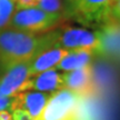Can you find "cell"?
Instances as JSON below:
<instances>
[{
  "label": "cell",
  "instance_id": "cell-1",
  "mask_svg": "<svg viewBox=\"0 0 120 120\" xmlns=\"http://www.w3.org/2000/svg\"><path fill=\"white\" fill-rule=\"evenodd\" d=\"M59 31L34 34L15 29L0 32V69L19 61H29L42 51L55 47Z\"/></svg>",
  "mask_w": 120,
  "mask_h": 120
},
{
  "label": "cell",
  "instance_id": "cell-2",
  "mask_svg": "<svg viewBox=\"0 0 120 120\" xmlns=\"http://www.w3.org/2000/svg\"><path fill=\"white\" fill-rule=\"evenodd\" d=\"M88 99L60 89L51 94L37 120H97V112Z\"/></svg>",
  "mask_w": 120,
  "mask_h": 120
},
{
  "label": "cell",
  "instance_id": "cell-3",
  "mask_svg": "<svg viewBox=\"0 0 120 120\" xmlns=\"http://www.w3.org/2000/svg\"><path fill=\"white\" fill-rule=\"evenodd\" d=\"M61 20L62 17L60 13H50L37 7L16 9L7 29H15L34 34H46L58 26Z\"/></svg>",
  "mask_w": 120,
  "mask_h": 120
},
{
  "label": "cell",
  "instance_id": "cell-4",
  "mask_svg": "<svg viewBox=\"0 0 120 120\" xmlns=\"http://www.w3.org/2000/svg\"><path fill=\"white\" fill-rule=\"evenodd\" d=\"M30 61H19L4 68L0 76V94L12 98L16 94L31 90Z\"/></svg>",
  "mask_w": 120,
  "mask_h": 120
},
{
  "label": "cell",
  "instance_id": "cell-5",
  "mask_svg": "<svg viewBox=\"0 0 120 120\" xmlns=\"http://www.w3.org/2000/svg\"><path fill=\"white\" fill-rule=\"evenodd\" d=\"M55 47L66 50L86 49L98 52L100 48V36L98 31L94 32L81 28H68L64 31H59Z\"/></svg>",
  "mask_w": 120,
  "mask_h": 120
},
{
  "label": "cell",
  "instance_id": "cell-6",
  "mask_svg": "<svg viewBox=\"0 0 120 120\" xmlns=\"http://www.w3.org/2000/svg\"><path fill=\"white\" fill-rule=\"evenodd\" d=\"M61 75L64 89L70 90L82 98H92L98 92L94 82V68L91 64Z\"/></svg>",
  "mask_w": 120,
  "mask_h": 120
},
{
  "label": "cell",
  "instance_id": "cell-7",
  "mask_svg": "<svg viewBox=\"0 0 120 120\" xmlns=\"http://www.w3.org/2000/svg\"><path fill=\"white\" fill-rule=\"evenodd\" d=\"M50 96L51 94H46L40 91L39 92H32V91L20 92L12 97V105L10 110L12 111L15 109H22L29 113L32 120H37L41 115Z\"/></svg>",
  "mask_w": 120,
  "mask_h": 120
},
{
  "label": "cell",
  "instance_id": "cell-8",
  "mask_svg": "<svg viewBox=\"0 0 120 120\" xmlns=\"http://www.w3.org/2000/svg\"><path fill=\"white\" fill-rule=\"evenodd\" d=\"M67 53H68V50L56 47H52L39 53L38 56L34 57L30 61V76L34 77L46 70L56 68V66L60 62V60Z\"/></svg>",
  "mask_w": 120,
  "mask_h": 120
},
{
  "label": "cell",
  "instance_id": "cell-9",
  "mask_svg": "<svg viewBox=\"0 0 120 120\" xmlns=\"http://www.w3.org/2000/svg\"><path fill=\"white\" fill-rule=\"evenodd\" d=\"M30 88H31V90L34 89L40 91V92L53 94L60 89H64L62 75L57 72V69L55 68L46 70L37 76L31 77Z\"/></svg>",
  "mask_w": 120,
  "mask_h": 120
},
{
  "label": "cell",
  "instance_id": "cell-10",
  "mask_svg": "<svg viewBox=\"0 0 120 120\" xmlns=\"http://www.w3.org/2000/svg\"><path fill=\"white\" fill-rule=\"evenodd\" d=\"M100 36V53L108 56L120 57V26L108 25L102 31H98Z\"/></svg>",
  "mask_w": 120,
  "mask_h": 120
},
{
  "label": "cell",
  "instance_id": "cell-11",
  "mask_svg": "<svg viewBox=\"0 0 120 120\" xmlns=\"http://www.w3.org/2000/svg\"><path fill=\"white\" fill-rule=\"evenodd\" d=\"M112 2L113 0H76V11L85 19L94 20L102 18Z\"/></svg>",
  "mask_w": 120,
  "mask_h": 120
},
{
  "label": "cell",
  "instance_id": "cell-12",
  "mask_svg": "<svg viewBox=\"0 0 120 120\" xmlns=\"http://www.w3.org/2000/svg\"><path fill=\"white\" fill-rule=\"evenodd\" d=\"M94 51L86 49H77V50H68V53L60 60V62L56 66L55 69L64 70V71H72L76 69L83 68L92 59Z\"/></svg>",
  "mask_w": 120,
  "mask_h": 120
},
{
  "label": "cell",
  "instance_id": "cell-13",
  "mask_svg": "<svg viewBox=\"0 0 120 120\" xmlns=\"http://www.w3.org/2000/svg\"><path fill=\"white\" fill-rule=\"evenodd\" d=\"M15 10L16 4L13 0H0V32L8 28Z\"/></svg>",
  "mask_w": 120,
  "mask_h": 120
},
{
  "label": "cell",
  "instance_id": "cell-14",
  "mask_svg": "<svg viewBox=\"0 0 120 120\" xmlns=\"http://www.w3.org/2000/svg\"><path fill=\"white\" fill-rule=\"evenodd\" d=\"M37 8L50 13H60L62 10V4L60 0H38Z\"/></svg>",
  "mask_w": 120,
  "mask_h": 120
},
{
  "label": "cell",
  "instance_id": "cell-15",
  "mask_svg": "<svg viewBox=\"0 0 120 120\" xmlns=\"http://www.w3.org/2000/svg\"><path fill=\"white\" fill-rule=\"evenodd\" d=\"M12 120H32L29 113L22 109L12 110Z\"/></svg>",
  "mask_w": 120,
  "mask_h": 120
},
{
  "label": "cell",
  "instance_id": "cell-16",
  "mask_svg": "<svg viewBox=\"0 0 120 120\" xmlns=\"http://www.w3.org/2000/svg\"><path fill=\"white\" fill-rule=\"evenodd\" d=\"M38 0H17L16 4V9H26V8H34L37 7Z\"/></svg>",
  "mask_w": 120,
  "mask_h": 120
},
{
  "label": "cell",
  "instance_id": "cell-17",
  "mask_svg": "<svg viewBox=\"0 0 120 120\" xmlns=\"http://www.w3.org/2000/svg\"><path fill=\"white\" fill-rule=\"evenodd\" d=\"M11 105H12V98H8L4 97L0 94V111L1 110H7V109H11Z\"/></svg>",
  "mask_w": 120,
  "mask_h": 120
},
{
  "label": "cell",
  "instance_id": "cell-18",
  "mask_svg": "<svg viewBox=\"0 0 120 120\" xmlns=\"http://www.w3.org/2000/svg\"><path fill=\"white\" fill-rule=\"evenodd\" d=\"M110 12L112 13L113 17L120 20V0H113L111 8H110Z\"/></svg>",
  "mask_w": 120,
  "mask_h": 120
},
{
  "label": "cell",
  "instance_id": "cell-19",
  "mask_svg": "<svg viewBox=\"0 0 120 120\" xmlns=\"http://www.w3.org/2000/svg\"><path fill=\"white\" fill-rule=\"evenodd\" d=\"M0 120H12V116L7 110H1L0 111Z\"/></svg>",
  "mask_w": 120,
  "mask_h": 120
},
{
  "label": "cell",
  "instance_id": "cell-20",
  "mask_svg": "<svg viewBox=\"0 0 120 120\" xmlns=\"http://www.w3.org/2000/svg\"><path fill=\"white\" fill-rule=\"evenodd\" d=\"M13 1H15V2H16V1H17V0H13Z\"/></svg>",
  "mask_w": 120,
  "mask_h": 120
}]
</instances>
